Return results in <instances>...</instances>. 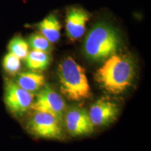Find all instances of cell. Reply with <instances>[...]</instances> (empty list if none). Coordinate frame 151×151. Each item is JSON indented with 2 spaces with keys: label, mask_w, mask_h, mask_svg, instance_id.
<instances>
[{
  "label": "cell",
  "mask_w": 151,
  "mask_h": 151,
  "mask_svg": "<svg viewBox=\"0 0 151 151\" xmlns=\"http://www.w3.org/2000/svg\"><path fill=\"white\" fill-rule=\"evenodd\" d=\"M134 66L125 55H113L96 71L94 79L101 88L111 94H120L131 86Z\"/></svg>",
  "instance_id": "obj_1"
},
{
  "label": "cell",
  "mask_w": 151,
  "mask_h": 151,
  "mask_svg": "<svg viewBox=\"0 0 151 151\" xmlns=\"http://www.w3.org/2000/svg\"><path fill=\"white\" fill-rule=\"evenodd\" d=\"M120 46V38L114 28L105 22L92 27L83 43V52L92 61H103L116 53Z\"/></svg>",
  "instance_id": "obj_2"
},
{
  "label": "cell",
  "mask_w": 151,
  "mask_h": 151,
  "mask_svg": "<svg viewBox=\"0 0 151 151\" xmlns=\"http://www.w3.org/2000/svg\"><path fill=\"white\" fill-rule=\"evenodd\" d=\"M62 93L68 99L80 101L91 96L85 69L71 57L62 61L58 67Z\"/></svg>",
  "instance_id": "obj_3"
},
{
  "label": "cell",
  "mask_w": 151,
  "mask_h": 151,
  "mask_svg": "<svg viewBox=\"0 0 151 151\" xmlns=\"http://www.w3.org/2000/svg\"><path fill=\"white\" fill-rule=\"evenodd\" d=\"M27 128L31 134L43 139H64L61 120L51 114L35 111L30 117Z\"/></svg>",
  "instance_id": "obj_4"
},
{
  "label": "cell",
  "mask_w": 151,
  "mask_h": 151,
  "mask_svg": "<svg viewBox=\"0 0 151 151\" xmlns=\"http://www.w3.org/2000/svg\"><path fill=\"white\" fill-rule=\"evenodd\" d=\"M4 100L6 106L16 116L27 112L34 101V94L20 88L14 81L6 79Z\"/></svg>",
  "instance_id": "obj_5"
},
{
  "label": "cell",
  "mask_w": 151,
  "mask_h": 151,
  "mask_svg": "<svg viewBox=\"0 0 151 151\" xmlns=\"http://www.w3.org/2000/svg\"><path fill=\"white\" fill-rule=\"evenodd\" d=\"M35 111L49 113L62 120L66 109L63 98L52 90L48 85H45L38 92L37 98L31 107Z\"/></svg>",
  "instance_id": "obj_6"
},
{
  "label": "cell",
  "mask_w": 151,
  "mask_h": 151,
  "mask_svg": "<svg viewBox=\"0 0 151 151\" xmlns=\"http://www.w3.org/2000/svg\"><path fill=\"white\" fill-rule=\"evenodd\" d=\"M65 120L67 130L73 137L89 134L94 129L88 113L83 109L74 107L69 109L66 113Z\"/></svg>",
  "instance_id": "obj_7"
},
{
  "label": "cell",
  "mask_w": 151,
  "mask_h": 151,
  "mask_svg": "<svg viewBox=\"0 0 151 151\" xmlns=\"http://www.w3.org/2000/svg\"><path fill=\"white\" fill-rule=\"evenodd\" d=\"M118 111L116 103L101 98L92 106L88 115L94 126H102L113 121L118 114Z\"/></svg>",
  "instance_id": "obj_8"
},
{
  "label": "cell",
  "mask_w": 151,
  "mask_h": 151,
  "mask_svg": "<svg viewBox=\"0 0 151 151\" xmlns=\"http://www.w3.org/2000/svg\"><path fill=\"white\" fill-rule=\"evenodd\" d=\"M90 15L86 10L71 7L68 9L66 16V30L71 40L78 39L84 35L86 23L89 21Z\"/></svg>",
  "instance_id": "obj_9"
},
{
  "label": "cell",
  "mask_w": 151,
  "mask_h": 151,
  "mask_svg": "<svg viewBox=\"0 0 151 151\" xmlns=\"http://www.w3.org/2000/svg\"><path fill=\"white\" fill-rule=\"evenodd\" d=\"M14 81L22 89L32 93L41 90L46 85L44 76L35 71L19 73Z\"/></svg>",
  "instance_id": "obj_10"
},
{
  "label": "cell",
  "mask_w": 151,
  "mask_h": 151,
  "mask_svg": "<svg viewBox=\"0 0 151 151\" xmlns=\"http://www.w3.org/2000/svg\"><path fill=\"white\" fill-rule=\"evenodd\" d=\"M41 35L46 38L50 43H55L60 39L61 24L58 17L50 14L37 24Z\"/></svg>",
  "instance_id": "obj_11"
},
{
  "label": "cell",
  "mask_w": 151,
  "mask_h": 151,
  "mask_svg": "<svg viewBox=\"0 0 151 151\" xmlns=\"http://www.w3.org/2000/svg\"><path fill=\"white\" fill-rule=\"evenodd\" d=\"M24 59L28 69L32 71L39 72L45 70L50 65V55L48 52L32 50Z\"/></svg>",
  "instance_id": "obj_12"
},
{
  "label": "cell",
  "mask_w": 151,
  "mask_h": 151,
  "mask_svg": "<svg viewBox=\"0 0 151 151\" xmlns=\"http://www.w3.org/2000/svg\"><path fill=\"white\" fill-rule=\"evenodd\" d=\"M29 46L27 41L20 36H16L11 39L8 44L9 52L23 60L29 53Z\"/></svg>",
  "instance_id": "obj_13"
},
{
  "label": "cell",
  "mask_w": 151,
  "mask_h": 151,
  "mask_svg": "<svg viewBox=\"0 0 151 151\" xmlns=\"http://www.w3.org/2000/svg\"><path fill=\"white\" fill-rule=\"evenodd\" d=\"M28 44L32 50L48 52L51 50V43L39 33H34L28 38Z\"/></svg>",
  "instance_id": "obj_14"
},
{
  "label": "cell",
  "mask_w": 151,
  "mask_h": 151,
  "mask_svg": "<svg viewBox=\"0 0 151 151\" xmlns=\"http://www.w3.org/2000/svg\"><path fill=\"white\" fill-rule=\"evenodd\" d=\"M4 70L10 75H16L21 67V61L20 58L15 55L8 52L4 56L2 60Z\"/></svg>",
  "instance_id": "obj_15"
}]
</instances>
